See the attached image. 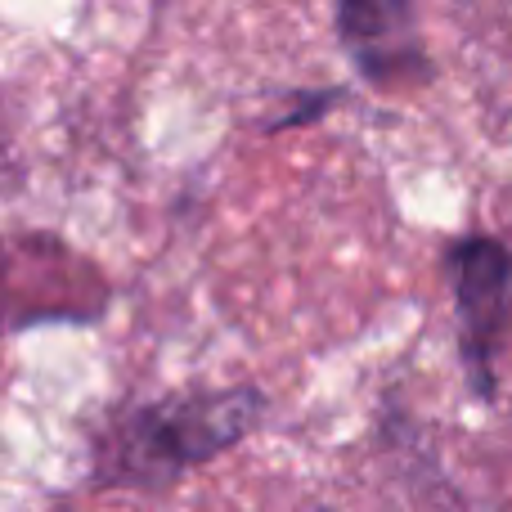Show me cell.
<instances>
[{"mask_svg": "<svg viewBox=\"0 0 512 512\" xmlns=\"http://www.w3.org/2000/svg\"><path fill=\"white\" fill-rule=\"evenodd\" d=\"M265 418L256 387L180 391L149 405H131L95 436V481L131 490H167L185 472L221 459L248 441Z\"/></svg>", "mask_w": 512, "mask_h": 512, "instance_id": "6da1fadb", "label": "cell"}, {"mask_svg": "<svg viewBox=\"0 0 512 512\" xmlns=\"http://www.w3.org/2000/svg\"><path fill=\"white\" fill-rule=\"evenodd\" d=\"M445 270L454 283L459 351L472 396L495 400V360L512 337V252L495 234H463L445 248Z\"/></svg>", "mask_w": 512, "mask_h": 512, "instance_id": "7a4b0ae2", "label": "cell"}, {"mask_svg": "<svg viewBox=\"0 0 512 512\" xmlns=\"http://www.w3.org/2000/svg\"><path fill=\"white\" fill-rule=\"evenodd\" d=\"M333 23L346 59L369 86L432 81V59H427L418 18L405 0H342Z\"/></svg>", "mask_w": 512, "mask_h": 512, "instance_id": "3957f363", "label": "cell"}]
</instances>
